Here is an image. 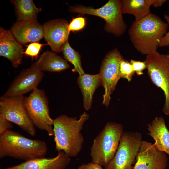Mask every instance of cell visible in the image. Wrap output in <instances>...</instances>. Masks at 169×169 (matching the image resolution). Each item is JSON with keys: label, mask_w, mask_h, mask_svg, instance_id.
I'll return each instance as SVG.
<instances>
[{"label": "cell", "mask_w": 169, "mask_h": 169, "mask_svg": "<svg viewBox=\"0 0 169 169\" xmlns=\"http://www.w3.org/2000/svg\"><path fill=\"white\" fill-rule=\"evenodd\" d=\"M89 117V114L84 111L79 119L63 114L54 119V141L58 152L63 151L70 157L79 155L84 142L81 131Z\"/></svg>", "instance_id": "cell-1"}, {"label": "cell", "mask_w": 169, "mask_h": 169, "mask_svg": "<svg viewBox=\"0 0 169 169\" xmlns=\"http://www.w3.org/2000/svg\"><path fill=\"white\" fill-rule=\"evenodd\" d=\"M169 26L160 17L151 13L141 20L132 22L128 30L129 39L138 52L147 55L157 51Z\"/></svg>", "instance_id": "cell-2"}, {"label": "cell", "mask_w": 169, "mask_h": 169, "mask_svg": "<svg viewBox=\"0 0 169 169\" xmlns=\"http://www.w3.org/2000/svg\"><path fill=\"white\" fill-rule=\"evenodd\" d=\"M48 148L43 141L28 138L8 130L0 135V158L10 157L25 161L44 157Z\"/></svg>", "instance_id": "cell-3"}, {"label": "cell", "mask_w": 169, "mask_h": 169, "mask_svg": "<svg viewBox=\"0 0 169 169\" xmlns=\"http://www.w3.org/2000/svg\"><path fill=\"white\" fill-rule=\"evenodd\" d=\"M123 132L121 124L107 122L93 141L90 153L92 162L107 166L114 156Z\"/></svg>", "instance_id": "cell-4"}, {"label": "cell", "mask_w": 169, "mask_h": 169, "mask_svg": "<svg viewBox=\"0 0 169 169\" xmlns=\"http://www.w3.org/2000/svg\"><path fill=\"white\" fill-rule=\"evenodd\" d=\"M69 10L71 13L93 15L102 18L105 21L104 30L116 36L122 35L126 30L127 25L123 18L120 0H109L98 8L80 5L70 6Z\"/></svg>", "instance_id": "cell-5"}, {"label": "cell", "mask_w": 169, "mask_h": 169, "mask_svg": "<svg viewBox=\"0 0 169 169\" xmlns=\"http://www.w3.org/2000/svg\"><path fill=\"white\" fill-rule=\"evenodd\" d=\"M142 136L138 132H123L116 153L105 169H132L136 161Z\"/></svg>", "instance_id": "cell-6"}, {"label": "cell", "mask_w": 169, "mask_h": 169, "mask_svg": "<svg viewBox=\"0 0 169 169\" xmlns=\"http://www.w3.org/2000/svg\"><path fill=\"white\" fill-rule=\"evenodd\" d=\"M48 103L44 90L38 88L25 98V108L35 128L52 136L54 135V119L50 116Z\"/></svg>", "instance_id": "cell-7"}, {"label": "cell", "mask_w": 169, "mask_h": 169, "mask_svg": "<svg viewBox=\"0 0 169 169\" xmlns=\"http://www.w3.org/2000/svg\"><path fill=\"white\" fill-rule=\"evenodd\" d=\"M148 75L152 82L163 91L165 101L162 111L169 115V54L157 51L147 55L146 59Z\"/></svg>", "instance_id": "cell-8"}, {"label": "cell", "mask_w": 169, "mask_h": 169, "mask_svg": "<svg viewBox=\"0 0 169 169\" xmlns=\"http://www.w3.org/2000/svg\"><path fill=\"white\" fill-rule=\"evenodd\" d=\"M25 98L23 95L2 96L0 99V114L30 136H34L36 133L35 127L25 108Z\"/></svg>", "instance_id": "cell-9"}, {"label": "cell", "mask_w": 169, "mask_h": 169, "mask_svg": "<svg viewBox=\"0 0 169 169\" xmlns=\"http://www.w3.org/2000/svg\"><path fill=\"white\" fill-rule=\"evenodd\" d=\"M117 48L111 50L103 59L99 74L104 90L102 104L106 108L109 106L111 95L115 90L117 83L121 78L119 72V65L123 58Z\"/></svg>", "instance_id": "cell-10"}, {"label": "cell", "mask_w": 169, "mask_h": 169, "mask_svg": "<svg viewBox=\"0 0 169 169\" xmlns=\"http://www.w3.org/2000/svg\"><path fill=\"white\" fill-rule=\"evenodd\" d=\"M44 75L43 72L34 63L30 67L21 71L2 96L23 95L26 93L33 91L37 88Z\"/></svg>", "instance_id": "cell-11"}, {"label": "cell", "mask_w": 169, "mask_h": 169, "mask_svg": "<svg viewBox=\"0 0 169 169\" xmlns=\"http://www.w3.org/2000/svg\"><path fill=\"white\" fill-rule=\"evenodd\" d=\"M168 161L165 152L158 150L151 143L142 140L132 169H166Z\"/></svg>", "instance_id": "cell-12"}, {"label": "cell", "mask_w": 169, "mask_h": 169, "mask_svg": "<svg viewBox=\"0 0 169 169\" xmlns=\"http://www.w3.org/2000/svg\"><path fill=\"white\" fill-rule=\"evenodd\" d=\"M69 24L67 21L61 19L51 20L43 24L44 38L52 51L57 53L62 51L64 46L68 42L70 33Z\"/></svg>", "instance_id": "cell-13"}, {"label": "cell", "mask_w": 169, "mask_h": 169, "mask_svg": "<svg viewBox=\"0 0 169 169\" xmlns=\"http://www.w3.org/2000/svg\"><path fill=\"white\" fill-rule=\"evenodd\" d=\"M10 30L16 40L21 44L38 42L44 38L43 26L37 20H17L12 26Z\"/></svg>", "instance_id": "cell-14"}, {"label": "cell", "mask_w": 169, "mask_h": 169, "mask_svg": "<svg viewBox=\"0 0 169 169\" xmlns=\"http://www.w3.org/2000/svg\"><path fill=\"white\" fill-rule=\"evenodd\" d=\"M22 46L15 39L10 30L0 28V56L5 57L17 68L21 64L23 54Z\"/></svg>", "instance_id": "cell-15"}, {"label": "cell", "mask_w": 169, "mask_h": 169, "mask_svg": "<svg viewBox=\"0 0 169 169\" xmlns=\"http://www.w3.org/2000/svg\"><path fill=\"white\" fill-rule=\"evenodd\" d=\"M70 161V157L63 151H60L54 157L30 159L4 169H64Z\"/></svg>", "instance_id": "cell-16"}, {"label": "cell", "mask_w": 169, "mask_h": 169, "mask_svg": "<svg viewBox=\"0 0 169 169\" xmlns=\"http://www.w3.org/2000/svg\"><path fill=\"white\" fill-rule=\"evenodd\" d=\"M148 134L155 141L153 145L158 150L169 155V131L164 118L162 116L154 118L147 125Z\"/></svg>", "instance_id": "cell-17"}, {"label": "cell", "mask_w": 169, "mask_h": 169, "mask_svg": "<svg viewBox=\"0 0 169 169\" xmlns=\"http://www.w3.org/2000/svg\"><path fill=\"white\" fill-rule=\"evenodd\" d=\"M77 83L83 96L84 107L86 110H88L92 107L94 92L102 84L101 77L99 73L93 75L85 73L79 76Z\"/></svg>", "instance_id": "cell-18"}, {"label": "cell", "mask_w": 169, "mask_h": 169, "mask_svg": "<svg viewBox=\"0 0 169 169\" xmlns=\"http://www.w3.org/2000/svg\"><path fill=\"white\" fill-rule=\"evenodd\" d=\"M34 63L43 72H59L70 67L65 59L56 54L48 51L44 52Z\"/></svg>", "instance_id": "cell-19"}, {"label": "cell", "mask_w": 169, "mask_h": 169, "mask_svg": "<svg viewBox=\"0 0 169 169\" xmlns=\"http://www.w3.org/2000/svg\"><path fill=\"white\" fill-rule=\"evenodd\" d=\"M122 14L133 15L135 21L138 22L151 13L150 6L146 0H120Z\"/></svg>", "instance_id": "cell-20"}, {"label": "cell", "mask_w": 169, "mask_h": 169, "mask_svg": "<svg viewBox=\"0 0 169 169\" xmlns=\"http://www.w3.org/2000/svg\"><path fill=\"white\" fill-rule=\"evenodd\" d=\"M10 2L15 6L18 21L37 20L42 9L36 7L32 0H13Z\"/></svg>", "instance_id": "cell-21"}, {"label": "cell", "mask_w": 169, "mask_h": 169, "mask_svg": "<svg viewBox=\"0 0 169 169\" xmlns=\"http://www.w3.org/2000/svg\"><path fill=\"white\" fill-rule=\"evenodd\" d=\"M62 52L65 59L74 65V68L72 70L73 72H77L79 75L85 74L81 66L80 54L71 47L68 42L64 46Z\"/></svg>", "instance_id": "cell-22"}, {"label": "cell", "mask_w": 169, "mask_h": 169, "mask_svg": "<svg viewBox=\"0 0 169 169\" xmlns=\"http://www.w3.org/2000/svg\"><path fill=\"white\" fill-rule=\"evenodd\" d=\"M119 72L121 78L126 79L128 82L132 80L135 73L130 62L123 58L120 62Z\"/></svg>", "instance_id": "cell-23"}, {"label": "cell", "mask_w": 169, "mask_h": 169, "mask_svg": "<svg viewBox=\"0 0 169 169\" xmlns=\"http://www.w3.org/2000/svg\"><path fill=\"white\" fill-rule=\"evenodd\" d=\"M86 19L82 17H79L73 18L68 25V30L75 32L80 31L84 29L86 25Z\"/></svg>", "instance_id": "cell-24"}, {"label": "cell", "mask_w": 169, "mask_h": 169, "mask_svg": "<svg viewBox=\"0 0 169 169\" xmlns=\"http://www.w3.org/2000/svg\"><path fill=\"white\" fill-rule=\"evenodd\" d=\"M43 45L38 42L32 43L27 47L23 54L27 56L31 57L32 59L34 57L36 58Z\"/></svg>", "instance_id": "cell-25"}, {"label": "cell", "mask_w": 169, "mask_h": 169, "mask_svg": "<svg viewBox=\"0 0 169 169\" xmlns=\"http://www.w3.org/2000/svg\"><path fill=\"white\" fill-rule=\"evenodd\" d=\"M130 62L132 65L134 71L139 76L143 74V71L146 68V61H140L131 59Z\"/></svg>", "instance_id": "cell-26"}, {"label": "cell", "mask_w": 169, "mask_h": 169, "mask_svg": "<svg viewBox=\"0 0 169 169\" xmlns=\"http://www.w3.org/2000/svg\"><path fill=\"white\" fill-rule=\"evenodd\" d=\"M13 127L12 123L0 114V135Z\"/></svg>", "instance_id": "cell-27"}, {"label": "cell", "mask_w": 169, "mask_h": 169, "mask_svg": "<svg viewBox=\"0 0 169 169\" xmlns=\"http://www.w3.org/2000/svg\"><path fill=\"white\" fill-rule=\"evenodd\" d=\"M164 17L169 25V15L165 14ZM168 46H169V31L167 32L161 38L159 45V47H161Z\"/></svg>", "instance_id": "cell-28"}, {"label": "cell", "mask_w": 169, "mask_h": 169, "mask_svg": "<svg viewBox=\"0 0 169 169\" xmlns=\"http://www.w3.org/2000/svg\"><path fill=\"white\" fill-rule=\"evenodd\" d=\"M78 169H103L101 165L92 162L83 164L80 166Z\"/></svg>", "instance_id": "cell-29"}, {"label": "cell", "mask_w": 169, "mask_h": 169, "mask_svg": "<svg viewBox=\"0 0 169 169\" xmlns=\"http://www.w3.org/2000/svg\"><path fill=\"white\" fill-rule=\"evenodd\" d=\"M167 1L166 0H146L147 3L150 6H152L155 8L162 6Z\"/></svg>", "instance_id": "cell-30"}, {"label": "cell", "mask_w": 169, "mask_h": 169, "mask_svg": "<svg viewBox=\"0 0 169 169\" xmlns=\"http://www.w3.org/2000/svg\"><path fill=\"white\" fill-rule=\"evenodd\" d=\"M168 53H169V51H168Z\"/></svg>", "instance_id": "cell-31"}]
</instances>
